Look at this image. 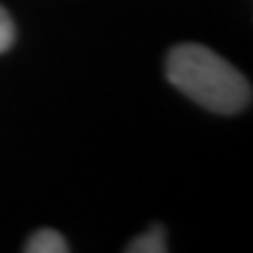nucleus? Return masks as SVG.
I'll list each match as a JSON object with an SVG mask.
<instances>
[{
	"instance_id": "f257e3e1",
	"label": "nucleus",
	"mask_w": 253,
	"mask_h": 253,
	"mask_svg": "<svg viewBox=\"0 0 253 253\" xmlns=\"http://www.w3.org/2000/svg\"><path fill=\"white\" fill-rule=\"evenodd\" d=\"M166 76L180 93L211 113L231 116L251 104L248 79L206 45H177L166 59Z\"/></svg>"
},
{
	"instance_id": "f03ea898",
	"label": "nucleus",
	"mask_w": 253,
	"mask_h": 253,
	"mask_svg": "<svg viewBox=\"0 0 253 253\" xmlns=\"http://www.w3.org/2000/svg\"><path fill=\"white\" fill-rule=\"evenodd\" d=\"M28 253H68V242L59 231H51V228H42L37 231L26 245Z\"/></svg>"
},
{
	"instance_id": "7ed1b4c3",
	"label": "nucleus",
	"mask_w": 253,
	"mask_h": 253,
	"mask_svg": "<svg viewBox=\"0 0 253 253\" xmlns=\"http://www.w3.org/2000/svg\"><path fill=\"white\" fill-rule=\"evenodd\" d=\"M126 251H132V253H163V251H166V236H163V228L155 225V228H149L146 234L135 236L132 242L126 245Z\"/></svg>"
},
{
	"instance_id": "20e7f679",
	"label": "nucleus",
	"mask_w": 253,
	"mask_h": 253,
	"mask_svg": "<svg viewBox=\"0 0 253 253\" xmlns=\"http://www.w3.org/2000/svg\"><path fill=\"white\" fill-rule=\"evenodd\" d=\"M11 42H14V23H11L9 11L0 6V54L9 51Z\"/></svg>"
}]
</instances>
